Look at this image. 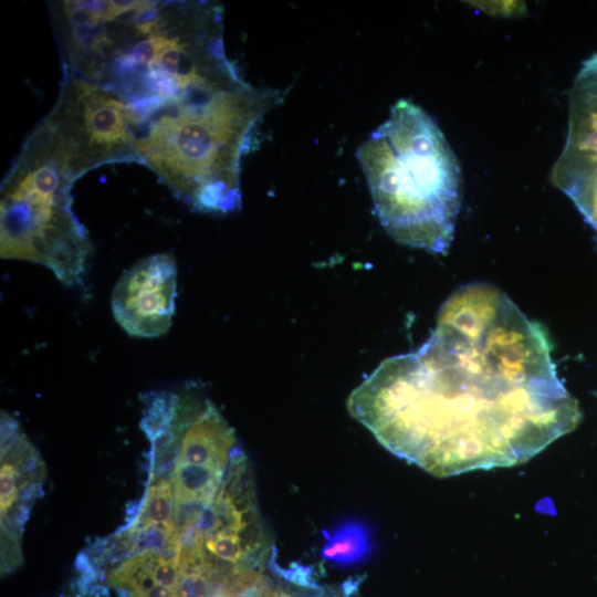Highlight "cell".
Listing matches in <instances>:
<instances>
[{
    "instance_id": "1",
    "label": "cell",
    "mask_w": 597,
    "mask_h": 597,
    "mask_svg": "<svg viewBox=\"0 0 597 597\" xmlns=\"http://www.w3.org/2000/svg\"><path fill=\"white\" fill-rule=\"evenodd\" d=\"M347 408L388 451L441 478L524 463L582 418L544 328L483 282L457 289L426 343L383 360Z\"/></svg>"
},
{
    "instance_id": "2",
    "label": "cell",
    "mask_w": 597,
    "mask_h": 597,
    "mask_svg": "<svg viewBox=\"0 0 597 597\" xmlns=\"http://www.w3.org/2000/svg\"><path fill=\"white\" fill-rule=\"evenodd\" d=\"M280 101L279 91L252 86L231 64L140 122L134 135L137 163L196 211L238 210L242 158L258 125Z\"/></svg>"
},
{
    "instance_id": "3",
    "label": "cell",
    "mask_w": 597,
    "mask_h": 597,
    "mask_svg": "<svg viewBox=\"0 0 597 597\" xmlns=\"http://www.w3.org/2000/svg\"><path fill=\"white\" fill-rule=\"evenodd\" d=\"M356 157L386 232L400 244L444 253L454 237L462 176L434 119L399 100Z\"/></svg>"
},
{
    "instance_id": "4",
    "label": "cell",
    "mask_w": 597,
    "mask_h": 597,
    "mask_svg": "<svg viewBox=\"0 0 597 597\" xmlns=\"http://www.w3.org/2000/svg\"><path fill=\"white\" fill-rule=\"evenodd\" d=\"M80 177L69 144L45 116L1 184L2 259L43 265L65 285L83 282L93 247L72 210Z\"/></svg>"
},
{
    "instance_id": "5",
    "label": "cell",
    "mask_w": 597,
    "mask_h": 597,
    "mask_svg": "<svg viewBox=\"0 0 597 597\" xmlns=\"http://www.w3.org/2000/svg\"><path fill=\"white\" fill-rule=\"evenodd\" d=\"M63 74L48 116L70 143L81 174L111 163H137L128 106L86 78Z\"/></svg>"
},
{
    "instance_id": "6",
    "label": "cell",
    "mask_w": 597,
    "mask_h": 597,
    "mask_svg": "<svg viewBox=\"0 0 597 597\" xmlns=\"http://www.w3.org/2000/svg\"><path fill=\"white\" fill-rule=\"evenodd\" d=\"M176 291L177 264L174 255H149L118 279L111 296L113 316L130 336H161L171 326Z\"/></svg>"
},
{
    "instance_id": "7",
    "label": "cell",
    "mask_w": 597,
    "mask_h": 597,
    "mask_svg": "<svg viewBox=\"0 0 597 597\" xmlns=\"http://www.w3.org/2000/svg\"><path fill=\"white\" fill-rule=\"evenodd\" d=\"M180 551L143 548L128 553L107 575L109 586L129 597H176Z\"/></svg>"
},
{
    "instance_id": "8",
    "label": "cell",
    "mask_w": 597,
    "mask_h": 597,
    "mask_svg": "<svg viewBox=\"0 0 597 597\" xmlns=\"http://www.w3.org/2000/svg\"><path fill=\"white\" fill-rule=\"evenodd\" d=\"M370 549L368 526L358 520H347L325 533L322 556L335 565H354L365 559Z\"/></svg>"
},
{
    "instance_id": "9",
    "label": "cell",
    "mask_w": 597,
    "mask_h": 597,
    "mask_svg": "<svg viewBox=\"0 0 597 597\" xmlns=\"http://www.w3.org/2000/svg\"><path fill=\"white\" fill-rule=\"evenodd\" d=\"M133 525L178 526L171 479H159L148 488L143 506Z\"/></svg>"
}]
</instances>
